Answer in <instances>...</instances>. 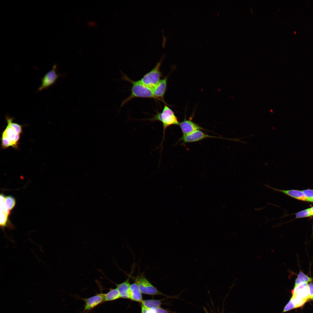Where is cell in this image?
Masks as SVG:
<instances>
[{
  "label": "cell",
  "mask_w": 313,
  "mask_h": 313,
  "mask_svg": "<svg viewBox=\"0 0 313 313\" xmlns=\"http://www.w3.org/2000/svg\"><path fill=\"white\" fill-rule=\"evenodd\" d=\"M5 119L7 125L1 134L2 148L5 149L11 147L14 149H18L23 126L14 122V118L8 115L5 117Z\"/></svg>",
  "instance_id": "obj_1"
},
{
  "label": "cell",
  "mask_w": 313,
  "mask_h": 313,
  "mask_svg": "<svg viewBox=\"0 0 313 313\" xmlns=\"http://www.w3.org/2000/svg\"><path fill=\"white\" fill-rule=\"evenodd\" d=\"M123 77L124 79L129 81L132 83V86L131 94L122 102L121 106L132 99L136 97L150 98L157 99L154 95L152 89L144 85L139 81H133L126 76H124Z\"/></svg>",
  "instance_id": "obj_2"
},
{
  "label": "cell",
  "mask_w": 313,
  "mask_h": 313,
  "mask_svg": "<svg viewBox=\"0 0 313 313\" xmlns=\"http://www.w3.org/2000/svg\"><path fill=\"white\" fill-rule=\"evenodd\" d=\"M151 121H159L162 122L163 127V140L164 139L167 128L172 125H179L180 122L173 111L167 105H165L161 112H158L152 118Z\"/></svg>",
  "instance_id": "obj_3"
},
{
  "label": "cell",
  "mask_w": 313,
  "mask_h": 313,
  "mask_svg": "<svg viewBox=\"0 0 313 313\" xmlns=\"http://www.w3.org/2000/svg\"><path fill=\"white\" fill-rule=\"evenodd\" d=\"M129 274L130 278L138 285L141 293L152 295L162 294L147 279L144 273H141L136 276Z\"/></svg>",
  "instance_id": "obj_4"
},
{
  "label": "cell",
  "mask_w": 313,
  "mask_h": 313,
  "mask_svg": "<svg viewBox=\"0 0 313 313\" xmlns=\"http://www.w3.org/2000/svg\"><path fill=\"white\" fill-rule=\"evenodd\" d=\"M165 56V55H163L155 67L139 80L140 82L152 89L155 87L160 81L162 76L160 68Z\"/></svg>",
  "instance_id": "obj_5"
},
{
  "label": "cell",
  "mask_w": 313,
  "mask_h": 313,
  "mask_svg": "<svg viewBox=\"0 0 313 313\" xmlns=\"http://www.w3.org/2000/svg\"><path fill=\"white\" fill-rule=\"evenodd\" d=\"M57 65H54L52 70L44 75L42 79L41 84L38 89V91L46 89L54 84L60 75L57 73Z\"/></svg>",
  "instance_id": "obj_6"
},
{
  "label": "cell",
  "mask_w": 313,
  "mask_h": 313,
  "mask_svg": "<svg viewBox=\"0 0 313 313\" xmlns=\"http://www.w3.org/2000/svg\"><path fill=\"white\" fill-rule=\"evenodd\" d=\"M209 138H223L221 137L207 134L200 130H198L188 134H183L180 140L183 141L184 143H187L198 141Z\"/></svg>",
  "instance_id": "obj_7"
},
{
  "label": "cell",
  "mask_w": 313,
  "mask_h": 313,
  "mask_svg": "<svg viewBox=\"0 0 313 313\" xmlns=\"http://www.w3.org/2000/svg\"><path fill=\"white\" fill-rule=\"evenodd\" d=\"M5 198L4 194H0V226L2 229H4L5 227H6L10 229H13L14 228V226L8 220L10 212L5 207L4 203Z\"/></svg>",
  "instance_id": "obj_8"
},
{
  "label": "cell",
  "mask_w": 313,
  "mask_h": 313,
  "mask_svg": "<svg viewBox=\"0 0 313 313\" xmlns=\"http://www.w3.org/2000/svg\"><path fill=\"white\" fill-rule=\"evenodd\" d=\"M265 187L272 190L275 192H279L299 200L310 202L309 199L302 191L296 190H281L272 187L267 184L263 185Z\"/></svg>",
  "instance_id": "obj_9"
},
{
  "label": "cell",
  "mask_w": 313,
  "mask_h": 313,
  "mask_svg": "<svg viewBox=\"0 0 313 313\" xmlns=\"http://www.w3.org/2000/svg\"><path fill=\"white\" fill-rule=\"evenodd\" d=\"M105 294L101 293L83 299L85 303L84 310H90L104 301Z\"/></svg>",
  "instance_id": "obj_10"
},
{
  "label": "cell",
  "mask_w": 313,
  "mask_h": 313,
  "mask_svg": "<svg viewBox=\"0 0 313 313\" xmlns=\"http://www.w3.org/2000/svg\"><path fill=\"white\" fill-rule=\"evenodd\" d=\"M183 134H190L198 130L204 129L194 122L191 120H186L185 119L179 124Z\"/></svg>",
  "instance_id": "obj_11"
},
{
  "label": "cell",
  "mask_w": 313,
  "mask_h": 313,
  "mask_svg": "<svg viewBox=\"0 0 313 313\" xmlns=\"http://www.w3.org/2000/svg\"><path fill=\"white\" fill-rule=\"evenodd\" d=\"M167 77L161 79L158 84L152 89L153 94L157 100L165 103L163 97L165 93L167 84Z\"/></svg>",
  "instance_id": "obj_12"
},
{
  "label": "cell",
  "mask_w": 313,
  "mask_h": 313,
  "mask_svg": "<svg viewBox=\"0 0 313 313\" xmlns=\"http://www.w3.org/2000/svg\"><path fill=\"white\" fill-rule=\"evenodd\" d=\"M130 278L129 274L128 278L120 284H116L117 288L119 292L120 297L130 299V284L129 280Z\"/></svg>",
  "instance_id": "obj_13"
},
{
  "label": "cell",
  "mask_w": 313,
  "mask_h": 313,
  "mask_svg": "<svg viewBox=\"0 0 313 313\" xmlns=\"http://www.w3.org/2000/svg\"><path fill=\"white\" fill-rule=\"evenodd\" d=\"M130 299L141 303L143 301L141 292L137 284L134 282L130 285Z\"/></svg>",
  "instance_id": "obj_14"
},
{
  "label": "cell",
  "mask_w": 313,
  "mask_h": 313,
  "mask_svg": "<svg viewBox=\"0 0 313 313\" xmlns=\"http://www.w3.org/2000/svg\"><path fill=\"white\" fill-rule=\"evenodd\" d=\"M120 297L119 292L117 288L111 289L109 292L105 294L104 302L115 300Z\"/></svg>",
  "instance_id": "obj_15"
},
{
  "label": "cell",
  "mask_w": 313,
  "mask_h": 313,
  "mask_svg": "<svg viewBox=\"0 0 313 313\" xmlns=\"http://www.w3.org/2000/svg\"><path fill=\"white\" fill-rule=\"evenodd\" d=\"M313 280V278L309 277L305 274L302 271H300L296 279L294 287L302 282H310Z\"/></svg>",
  "instance_id": "obj_16"
},
{
  "label": "cell",
  "mask_w": 313,
  "mask_h": 313,
  "mask_svg": "<svg viewBox=\"0 0 313 313\" xmlns=\"http://www.w3.org/2000/svg\"><path fill=\"white\" fill-rule=\"evenodd\" d=\"M141 303L148 308L155 309L160 307L161 302L159 300L151 299L143 300Z\"/></svg>",
  "instance_id": "obj_17"
},
{
  "label": "cell",
  "mask_w": 313,
  "mask_h": 313,
  "mask_svg": "<svg viewBox=\"0 0 313 313\" xmlns=\"http://www.w3.org/2000/svg\"><path fill=\"white\" fill-rule=\"evenodd\" d=\"M16 203L15 199L11 196H8L5 198L4 206L6 208L10 211L14 207Z\"/></svg>",
  "instance_id": "obj_18"
},
{
  "label": "cell",
  "mask_w": 313,
  "mask_h": 313,
  "mask_svg": "<svg viewBox=\"0 0 313 313\" xmlns=\"http://www.w3.org/2000/svg\"><path fill=\"white\" fill-rule=\"evenodd\" d=\"M296 302L295 299L292 297L284 307L282 312H285L292 309L296 308Z\"/></svg>",
  "instance_id": "obj_19"
},
{
  "label": "cell",
  "mask_w": 313,
  "mask_h": 313,
  "mask_svg": "<svg viewBox=\"0 0 313 313\" xmlns=\"http://www.w3.org/2000/svg\"><path fill=\"white\" fill-rule=\"evenodd\" d=\"M312 216L310 208L299 212L296 214V217L297 218L309 217Z\"/></svg>",
  "instance_id": "obj_20"
},
{
  "label": "cell",
  "mask_w": 313,
  "mask_h": 313,
  "mask_svg": "<svg viewBox=\"0 0 313 313\" xmlns=\"http://www.w3.org/2000/svg\"><path fill=\"white\" fill-rule=\"evenodd\" d=\"M302 191L309 199L310 202H313V190L307 189Z\"/></svg>",
  "instance_id": "obj_21"
},
{
  "label": "cell",
  "mask_w": 313,
  "mask_h": 313,
  "mask_svg": "<svg viewBox=\"0 0 313 313\" xmlns=\"http://www.w3.org/2000/svg\"><path fill=\"white\" fill-rule=\"evenodd\" d=\"M309 292V300L312 299L313 298V283L310 282L308 285Z\"/></svg>",
  "instance_id": "obj_22"
},
{
  "label": "cell",
  "mask_w": 313,
  "mask_h": 313,
  "mask_svg": "<svg viewBox=\"0 0 313 313\" xmlns=\"http://www.w3.org/2000/svg\"><path fill=\"white\" fill-rule=\"evenodd\" d=\"M157 313H168V311L160 307L155 309Z\"/></svg>",
  "instance_id": "obj_23"
},
{
  "label": "cell",
  "mask_w": 313,
  "mask_h": 313,
  "mask_svg": "<svg viewBox=\"0 0 313 313\" xmlns=\"http://www.w3.org/2000/svg\"><path fill=\"white\" fill-rule=\"evenodd\" d=\"M146 313H157L155 309L148 308Z\"/></svg>",
  "instance_id": "obj_24"
},
{
  "label": "cell",
  "mask_w": 313,
  "mask_h": 313,
  "mask_svg": "<svg viewBox=\"0 0 313 313\" xmlns=\"http://www.w3.org/2000/svg\"><path fill=\"white\" fill-rule=\"evenodd\" d=\"M310 210L311 212V213H312V215L313 216V206L311 208H310Z\"/></svg>",
  "instance_id": "obj_25"
},
{
  "label": "cell",
  "mask_w": 313,
  "mask_h": 313,
  "mask_svg": "<svg viewBox=\"0 0 313 313\" xmlns=\"http://www.w3.org/2000/svg\"><path fill=\"white\" fill-rule=\"evenodd\" d=\"M312 300L313 301V298L312 299Z\"/></svg>",
  "instance_id": "obj_26"
},
{
  "label": "cell",
  "mask_w": 313,
  "mask_h": 313,
  "mask_svg": "<svg viewBox=\"0 0 313 313\" xmlns=\"http://www.w3.org/2000/svg\"></svg>",
  "instance_id": "obj_27"
}]
</instances>
